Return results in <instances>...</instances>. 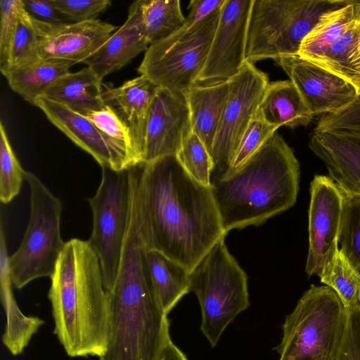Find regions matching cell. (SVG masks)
<instances>
[{
    "mask_svg": "<svg viewBox=\"0 0 360 360\" xmlns=\"http://www.w3.org/2000/svg\"><path fill=\"white\" fill-rule=\"evenodd\" d=\"M224 0H192L188 8L189 13L183 25L191 27L203 20L221 6Z\"/></svg>",
    "mask_w": 360,
    "mask_h": 360,
    "instance_id": "41",
    "label": "cell"
},
{
    "mask_svg": "<svg viewBox=\"0 0 360 360\" xmlns=\"http://www.w3.org/2000/svg\"><path fill=\"white\" fill-rule=\"evenodd\" d=\"M32 17L38 37V56L83 63L118 28L98 19L50 24Z\"/></svg>",
    "mask_w": 360,
    "mask_h": 360,
    "instance_id": "16",
    "label": "cell"
},
{
    "mask_svg": "<svg viewBox=\"0 0 360 360\" xmlns=\"http://www.w3.org/2000/svg\"><path fill=\"white\" fill-rule=\"evenodd\" d=\"M335 360H360V304L347 309L345 333Z\"/></svg>",
    "mask_w": 360,
    "mask_h": 360,
    "instance_id": "39",
    "label": "cell"
},
{
    "mask_svg": "<svg viewBox=\"0 0 360 360\" xmlns=\"http://www.w3.org/2000/svg\"><path fill=\"white\" fill-rule=\"evenodd\" d=\"M274 61L296 86L314 116L338 112L357 96L350 82L298 54Z\"/></svg>",
    "mask_w": 360,
    "mask_h": 360,
    "instance_id": "15",
    "label": "cell"
},
{
    "mask_svg": "<svg viewBox=\"0 0 360 360\" xmlns=\"http://www.w3.org/2000/svg\"><path fill=\"white\" fill-rule=\"evenodd\" d=\"M359 52L360 20L349 27L320 58L314 63L347 80L349 68Z\"/></svg>",
    "mask_w": 360,
    "mask_h": 360,
    "instance_id": "31",
    "label": "cell"
},
{
    "mask_svg": "<svg viewBox=\"0 0 360 360\" xmlns=\"http://www.w3.org/2000/svg\"><path fill=\"white\" fill-rule=\"evenodd\" d=\"M44 96L81 115L101 110L105 105L103 82L89 67L62 76Z\"/></svg>",
    "mask_w": 360,
    "mask_h": 360,
    "instance_id": "23",
    "label": "cell"
},
{
    "mask_svg": "<svg viewBox=\"0 0 360 360\" xmlns=\"http://www.w3.org/2000/svg\"><path fill=\"white\" fill-rule=\"evenodd\" d=\"M269 82L267 75L248 61L229 79V91L211 152L214 169L224 172L230 165Z\"/></svg>",
    "mask_w": 360,
    "mask_h": 360,
    "instance_id": "11",
    "label": "cell"
},
{
    "mask_svg": "<svg viewBox=\"0 0 360 360\" xmlns=\"http://www.w3.org/2000/svg\"><path fill=\"white\" fill-rule=\"evenodd\" d=\"M311 151L326 165L328 176L344 193L360 196V135L314 131Z\"/></svg>",
    "mask_w": 360,
    "mask_h": 360,
    "instance_id": "18",
    "label": "cell"
},
{
    "mask_svg": "<svg viewBox=\"0 0 360 360\" xmlns=\"http://www.w3.org/2000/svg\"><path fill=\"white\" fill-rule=\"evenodd\" d=\"M257 112L271 124L290 129L308 125L314 117L290 79L269 82Z\"/></svg>",
    "mask_w": 360,
    "mask_h": 360,
    "instance_id": "22",
    "label": "cell"
},
{
    "mask_svg": "<svg viewBox=\"0 0 360 360\" xmlns=\"http://www.w3.org/2000/svg\"><path fill=\"white\" fill-rule=\"evenodd\" d=\"M145 258L154 290L168 314L190 292V271L156 250H146Z\"/></svg>",
    "mask_w": 360,
    "mask_h": 360,
    "instance_id": "26",
    "label": "cell"
},
{
    "mask_svg": "<svg viewBox=\"0 0 360 360\" xmlns=\"http://www.w3.org/2000/svg\"><path fill=\"white\" fill-rule=\"evenodd\" d=\"M137 226L129 224L120 263L108 292V345L99 360H161L172 339L153 286Z\"/></svg>",
    "mask_w": 360,
    "mask_h": 360,
    "instance_id": "2",
    "label": "cell"
},
{
    "mask_svg": "<svg viewBox=\"0 0 360 360\" xmlns=\"http://www.w3.org/2000/svg\"><path fill=\"white\" fill-rule=\"evenodd\" d=\"M185 171L196 181L211 186L214 169L211 155L198 136L191 132L176 155Z\"/></svg>",
    "mask_w": 360,
    "mask_h": 360,
    "instance_id": "33",
    "label": "cell"
},
{
    "mask_svg": "<svg viewBox=\"0 0 360 360\" xmlns=\"http://www.w3.org/2000/svg\"><path fill=\"white\" fill-rule=\"evenodd\" d=\"M192 132L184 93L158 87L150 106L143 150V164L176 155Z\"/></svg>",
    "mask_w": 360,
    "mask_h": 360,
    "instance_id": "14",
    "label": "cell"
},
{
    "mask_svg": "<svg viewBox=\"0 0 360 360\" xmlns=\"http://www.w3.org/2000/svg\"><path fill=\"white\" fill-rule=\"evenodd\" d=\"M38 58L37 34L32 17L23 6L20 11L10 44L7 67L1 73Z\"/></svg>",
    "mask_w": 360,
    "mask_h": 360,
    "instance_id": "32",
    "label": "cell"
},
{
    "mask_svg": "<svg viewBox=\"0 0 360 360\" xmlns=\"http://www.w3.org/2000/svg\"><path fill=\"white\" fill-rule=\"evenodd\" d=\"M25 170L16 158L2 122H0V200L9 203L18 195Z\"/></svg>",
    "mask_w": 360,
    "mask_h": 360,
    "instance_id": "34",
    "label": "cell"
},
{
    "mask_svg": "<svg viewBox=\"0 0 360 360\" xmlns=\"http://www.w3.org/2000/svg\"><path fill=\"white\" fill-rule=\"evenodd\" d=\"M278 128L266 122L256 112L243 135L230 165L221 174L237 170L262 147Z\"/></svg>",
    "mask_w": 360,
    "mask_h": 360,
    "instance_id": "35",
    "label": "cell"
},
{
    "mask_svg": "<svg viewBox=\"0 0 360 360\" xmlns=\"http://www.w3.org/2000/svg\"><path fill=\"white\" fill-rule=\"evenodd\" d=\"M318 276L335 292L346 309L360 304V277L340 249Z\"/></svg>",
    "mask_w": 360,
    "mask_h": 360,
    "instance_id": "28",
    "label": "cell"
},
{
    "mask_svg": "<svg viewBox=\"0 0 360 360\" xmlns=\"http://www.w3.org/2000/svg\"><path fill=\"white\" fill-rule=\"evenodd\" d=\"M224 238L190 272V292L195 294L201 309L200 330L212 347L250 305L247 275L228 250Z\"/></svg>",
    "mask_w": 360,
    "mask_h": 360,
    "instance_id": "7",
    "label": "cell"
},
{
    "mask_svg": "<svg viewBox=\"0 0 360 360\" xmlns=\"http://www.w3.org/2000/svg\"><path fill=\"white\" fill-rule=\"evenodd\" d=\"M47 119L77 146L91 155L101 167L128 169L129 160L86 116L44 96L34 104Z\"/></svg>",
    "mask_w": 360,
    "mask_h": 360,
    "instance_id": "17",
    "label": "cell"
},
{
    "mask_svg": "<svg viewBox=\"0 0 360 360\" xmlns=\"http://www.w3.org/2000/svg\"><path fill=\"white\" fill-rule=\"evenodd\" d=\"M346 321L347 309L335 292L311 285L285 316L276 347L279 360H335Z\"/></svg>",
    "mask_w": 360,
    "mask_h": 360,
    "instance_id": "5",
    "label": "cell"
},
{
    "mask_svg": "<svg viewBox=\"0 0 360 360\" xmlns=\"http://www.w3.org/2000/svg\"><path fill=\"white\" fill-rule=\"evenodd\" d=\"M75 63L57 59L38 58L2 73L10 88L25 101L34 105L59 78L70 72Z\"/></svg>",
    "mask_w": 360,
    "mask_h": 360,
    "instance_id": "24",
    "label": "cell"
},
{
    "mask_svg": "<svg viewBox=\"0 0 360 360\" xmlns=\"http://www.w3.org/2000/svg\"><path fill=\"white\" fill-rule=\"evenodd\" d=\"M30 191V215L22 242L9 257L13 285L21 289L53 276L65 248L60 231L62 203L33 173L25 172Z\"/></svg>",
    "mask_w": 360,
    "mask_h": 360,
    "instance_id": "8",
    "label": "cell"
},
{
    "mask_svg": "<svg viewBox=\"0 0 360 360\" xmlns=\"http://www.w3.org/2000/svg\"><path fill=\"white\" fill-rule=\"evenodd\" d=\"M135 198L146 249L190 272L226 236L211 186L194 180L176 155L136 166Z\"/></svg>",
    "mask_w": 360,
    "mask_h": 360,
    "instance_id": "1",
    "label": "cell"
},
{
    "mask_svg": "<svg viewBox=\"0 0 360 360\" xmlns=\"http://www.w3.org/2000/svg\"><path fill=\"white\" fill-rule=\"evenodd\" d=\"M83 115L91 120L134 166L143 164L130 128L112 106L105 105L101 110Z\"/></svg>",
    "mask_w": 360,
    "mask_h": 360,
    "instance_id": "29",
    "label": "cell"
},
{
    "mask_svg": "<svg viewBox=\"0 0 360 360\" xmlns=\"http://www.w3.org/2000/svg\"><path fill=\"white\" fill-rule=\"evenodd\" d=\"M158 87L143 75L127 80L117 87L103 83V101L118 112L130 128L142 163L148 112Z\"/></svg>",
    "mask_w": 360,
    "mask_h": 360,
    "instance_id": "20",
    "label": "cell"
},
{
    "mask_svg": "<svg viewBox=\"0 0 360 360\" xmlns=\"http://www.w3.org/2000/svg\"><path fill=\"white\" fill-rule=\"evenodd\" d=\"M24 8L33 18L50 24L70 22L53 6L52 0H22Z\"/></svg>",
    "mask_w": 360,
    "mask_h": 360,
    "instance_id": "40",
    "label": "cell"
},
{
    "mask_svg": "<svg viewBox=\"0 0 360 360\" xmlns=\"http://www.w3.org/2000/svg\"><path fill=\"white\" fill-rule=\"evenodd\" d=\"M229 91V79L196 83L184 94L188 103L192 132L211 152Z\"/></svg>",
    "mask_w": 360,
    "mask_h": 360,
    "instance_id": "21",
    "label": "cell"
},
{
    "mask_svg": "<svg viewBox=\"0 0 360 360\" xmlns=\"http://www.w3.org/2000/svg\"><path fill=\"white\" fill-rule=\"evenodd\" d=\"M22 7V0H1L0 1L1 72L7 67L10 44L20 11Z\"/></svg>",
    "mask_w": 360,
    "mask_h": 360,
    "instance_id": "38",
    "label": "cell"
},
{
    "mask_svg": "<svg viewBox=\"0 0 360 360\" xmlns=\"http://www.w3.org/2000/svg\"><path fill=\"white\" fill-rule=\"evenodd\" d=\"M350 0H253L246 61L298 54L304 38L321 16Z\"/></svg>",
    "mask_w": 360,
    "mask_h": 360,
    "instance_id": "6",
    "label": "cell"
},
{
    "mask_svg": "<svg viewBox=\"0 0 360 360\" xmlns=\"http://www.w3.org/2000/svg\"><path fill=\"white\" fill-rule=\"evenodd\" d=\"M253 0H224L204 68L197 83L229 79L246 62Z\"/></svg>",
    "mask_w": 360,
    "mask_h": 360,
    "instance_id": "13",
    "label": "cell"
},
{
    "mask_svg": "<svg viewBox=\"0 0 360 360\" xmlns=\"http://www.w3.org/2000/svg\"><path fill=\"white\" fill-rule=\"evenodd\" d=\"M299 182V162L276 132L237 170L212 181L224 233L259 226L290 208L297 200Z\"/></svg>",
    "mask_w": 360,
    "mask_h": 360,
    "instance_id": "4",
    "label": "cell"
},
{
    "mask_svg": "<svg viewBox=\"0 0 360 360\" xmlns=\"http://www.w3.org/2000/svg\"><path fill=\"white\" fill-rule=\"evenodd\" d=\"M359 20L360 1L350 0L347 4L323 13L302 40L298 55L313 63L316 61Z\"/></svg>",
    "mask_w": 360,
    "mask_h": 360,
    "instance_id": "25",
    "label": "cell"
},
{
    "mask_svg": "<svg viewBox=\"0 0 360 360\" xmlns=\"http://www.w3.org/2000/svg\"><path fill=\"white\" fill-rule=\"evenodd\" d=\"M161 360H188L185 354L170 341Z\"/></svg>",
    "mask_w": 360,
    "mask_h": 360,
    "instance_id": "43",
    "label": "cell"
},
{
    "mask_svg": "<svg viewBox=\"0 0 360 360\" xmlns=\"http://www.w3.org/2000/svg\"><path fill=\"white\" fill-rule=\"evenodd\" d=\"M101 180L89 198L93 216L92 231L87 240L96 254L105 290L113 287L128 228L131 205L129 169L101 167Z\"/></svg>",
    "mask_w": 360,
    "mask_h": 360,
    "instance_id": "10",
    "label": "cell"
},
{
    "mask_svg": "<svg viewBox=\"0 0 360 360\" xmlns=\"http://www.w3.org/2000/svg\"><path fill=\"white\" fill-rule=\"evenodd\" d=\"M48 297L54 333L71 357L101 356L109 333L108 292L99 259L87 240L65 243Z\"/></svg>",
    "mask_w": 360,
    "mask_h": 360,
    "instance_id": "3",
    "label": "cell"
},
{
    "mask_svg": "<svg viewBox=\"0 0 360 360\" xmlns=\"http://www.w3.org/2000/svg\"><path fill=\"white\" fill-rule=\"evenodd\" d=\"M52 3L70 22L96 19L112 5L110 0H52Z\"/></svg>",
    "mask_w": 360,
    "mask_h": 360,
    "instance_id": "37",
    "label": "cell"
},
{
    "mask_svg": "<svg viewBox=\"0 0 360 360\" xmlns=\"http://www.w3.org/2000/svg\"><path fill=\"white\" fill-rule=\"evenodd\" d=\"M333 131L360 135V95L338 112L323 115L314 131Z\"/></svg>",
    "mask_w": 360,
    "mask_h": 360,
    "instance_id": "36",
    "label": "cell"
},
{
    "mask_svg": "<svg viewBox=\"0 0 360 360\" xmlns=\"http://www.w3.org/2000/svg\"><path fill=\"white\" fill-rule=\"evenodd\" d=\"M132 4L139 13L150 44L169 37L185 21L179 0H137Z\"/></svg>",
    "mask_w": 360,
    "mask_h": 360,
    "instance_id": "27",
    "label": "cell"
},
{
    "mask_svg": "<svg viewBox=\"0 0 360 360\" xmlns=\"http://www.w3.org/2000/svg\"><path fill=\"white\" fill-rule=\"evenodd\" d=\"M149 46L139 13L131 4L124 24L82 63L103 80L107 75L129 64Z\"/></svg>",
    "mask_w": 360,
    "mask_h": 360,
    "instance_id": "19",
    "label": "cell"
},
{
    "mask_svg": "<svg viewBox=\"0 0 360 360\" xmlns=\"http://www.w3.org/2000/svg\"><path fill=\"white\" fill-rule=\"evenodd\" d=\"M342 193L343 212L339 234L340 250L360 277V196Z\"/></svg>",
    "mask_w": 360,
    "mask_h": 360,
    "instance_id": "30",
    "label": "cell"
},
{
    "mask_svg": "<svg viewBox=\"0 0 360 360\" xmlns=\"http://www.w3.org/2000/svg\"><path fill=\"white\" fill-rule=\"evenodd\" d=\"M343 212L341 190L329 176L315 175L310 184L308 276L318 275L338 251Z\"/></svg>",
    "mask_w": 360,
    "mask_h": 360,
    "instance_id": "12",
    "label": "cell"
},
{
    "mask_svg": "<svg viewBox=\"0 0 360 360\" xmlns=\"http://www.w3.org/2000/svg\"><path fill=\"white\" fill-rule=\"evenodd\" d=\"M220 8L202 21L184 25L169 37L150 44L137 71L158 87L184 93L197 83L218 23Z\"/></svg>",
    "mask_w": 360,
    "mask_h": 360,
    "instance_id": "9",
    "label": "cell"
},
{
    "mask_svg": "<svg viewBox=\"0 0 360 360\" xmlns=\"http://www.w3.org/2000/svg\"><path fill=\"white\" fill-rule=\"evenodd\" d=\"M347 80L355 88L357 95H360V52L349 68Z\"/></svg>",
    "mask_w": 360,
    "mask_h": 360,
    "instance_id": "42",
    "label": "cell"
}]
</instances>
